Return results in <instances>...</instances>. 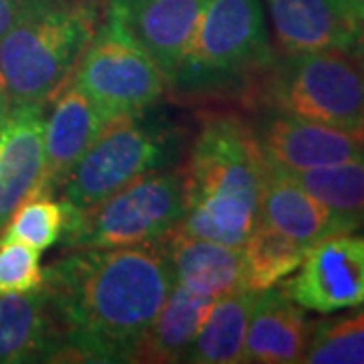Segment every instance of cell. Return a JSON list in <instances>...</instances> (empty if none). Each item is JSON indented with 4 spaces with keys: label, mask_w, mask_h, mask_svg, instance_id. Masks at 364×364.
Here are the masks:
<instances>
[{
    "label": "cell",
    "mask_w": 364,
    "mask_h": 364,
    "mask_svg": "<svg viewBox=\"0 0 364 364\" xmlns=\"http://www.w3.org/2000/svg\"><path fill=\"white\" fill-rule=\"evenodd\" d=\"M71 219V205L45 193H31L0 229V245L21 243L47 251L61 241Z\"/></svg>",
    "instance_id": "obj_23"
},
{
    "label": "cell",
    "mask_w": 364,
    "mask_h": 364,
    "mask_svg": "<svg viewBox=\"0 0 364 364\" xmlns=\"http://www.w3.org/2000/svg\"><path fill=\"white\" fill-rule=\"evenodd\" d=\"M45 282L41 251L21 243L0 245V296L37 291Z\"/></svg>",
    "instance_id": "obj_25"
},
{
    "label": "cell",
    "mask_w": 364,
    "mask_h": 364,
    "mask_svg": "<svg viewBox=\"0 0 364 364\" xmlns=\"http://www.w3.org/2000/svg\"><path fill=\"white\" fill-rule=\"evenodd\" d=\"M16 6H18V0H0V37L6 33V28L11 25Z\"/></svg>",
    "instance_id": "obj_26"
},
{
    "label": "cell",
    "mask_w": 364,
    "mask_h": 364,
    "mask_svg": "<svg viewBox=\"0 0 364 364\" xmlns=\"http://www.w3.org/2000/svg\"><path fill=\"white\" fill-rule=\"evenodd\" d=\"M265 158L277 168L308 170L364 156V132L275 114L255 130Z\"/></svg>",
    "instance_id": "obj_13"
},
{
    "label": "cell",
    "mask_w": 364,
    "mask_h": 364,
    "mask_svg": "<svg viewBox=\"0 0 364 364\" xmlns=\"http://www.w3.org/2000/svg\"><path fill=\"white\" fill-rule=\"evenodd\" d=\"M182 150V130L168 117L150 109L114 117L67 174L57 195L71 207L87 208L142 174L170 168Z\"/></svg>",
    "instance_id": "obj_5"
},
{
    "label": "cell",
    "mask_w": 364,
    "mask_h": 364,
    "mask_svg": "<svg viewBox=\"0 0 364 364\" xmlns=\"http://www.w3.org/2000/svg\"><path fill=\"white\" fill-rule=\"evenodd\" d=\"M255 81L251 97L275 114L364 132V65L350 49L284 55Z\"/></svg>",
    "instance_id": "obj_4"
},
{
    "label": "cell",
    "mask_w": 364,
    "mask_h": 364,
    "mask_svg": "<svg viewBox=\"0 0 364 364\" xmlns=\"http://www.w3.org/2000/svg\"><path fill=\"white\" fill-rule=\"evenodd\" d=\"M57 334L43 287L0 296V364L51 363Z\"/></svg>",
    "instance_id": "obj_18"
},
{
    "label": "cell",
    "mask_w": 364,
    "mask_h": 364,
    "mask_svg": "<svg viewBox=\"0 0 364 364\" xmlns=\"http://www.w3.org/2000/svg\"><path fill=\"white\" fill-rule=\"evenodd\" d=\"M301 363L364 364V308H348V314L312 322V334Z\"/></svg>",
    "instance_id": "obj_24"
},
{
    "label": "cell",
    "mask_w": 364,
    "mask_h": 364,
    "mask_svg": "<svg viewBox=\"0 0 364 364\" xmlns=\"http://www.w3.org/2000/svg\"><path fill=\"white\" fill-rule=\"evenodd\" d=\"M286 172L316 200L352 223L356 229L364 223V156L318 168Z\"/></svg>",
    "instance_id": "obj_22"
},
{
    "label": "cell",
    "mask_w": 364,
    "mask_h": 364,
    "mask_svg": "<svg viewBox=\"0 0 364 364\" xmlns=\"http://www.w3.org/2000/svg\"><path fill=\"white\" fill-rule=\"evenodd\" d=\"M100 25V0H18L0 37V91L9 104H47Z\"/></svg>",
    "instance_id": "obj_3"
},
{
    "label": "cell",
    "mask_w": 364,
    "mask_h": 364,
    "mask_svg": "<svg viewBox=\"0 0 364 364\" xmlns=\"http://www.w3.org/2000/svg\"><path fill=\"white\" fill-rule=\"evenodd\" d=\"M257 291L239 289L213 301L207 318L196 332L184 363L241 364L245 354L249 316Z\"/></svg>",
    "instance_id": "obj_20"
},
{
    "label": "cell",
    "mask_w": 364,
    "mask_h": 364,
    "mask_svg": "<svg viewBox=\"0 0 364 364\" xmlns=\"http://www.w3.org/2000/svg\"><path fill=\"white\" fill-rule=\"evenodd\" d=\"M182 210V170L148 172L91 207H71L69 227L59 243L69 251L156 243L181 223Z\"/></svg>",
    "instance_id": "obj_6"
},
{
    "label": "cell",
    "mask_w": 364,
    "mask_h": 364,
    "mask_svg": "<svg viewBox=\"0 0 364 364\" xmlns=\"http://www.w3.org/2000/svg\"><path fill=\"white\" fill-rule=\"evenodd\" d=\"M350 51L360 59V63L364 65V31L358 35V39L354 41V45L350 47Z\"/></svg>",
    "instance_id": "obj_27"
},
{
    "label": "cell",
    "mask_w": 364,
    "mask_h": 364,
    "mask_svg": "<svg viewBox=\"0 0 364 364\" xmlns=\"http://www.w3.org/2000/svg\"><path fill=\"white\" fill-rule=\"evenodd\" d=\"M205 4L207 0H109L107 14L122 23L174 85Z\"/></svg>",
    "instance_id": "obj_10"
},
{
    "label": "cell",
    "mask_w": 364,
    "mask_h": 364,
    "mask_svg": "<svg viewBox=\"0 0 364 364\" xmlns=\"http://www.w3.org/2000/svg\"><path fill=\"white\" fill-rule=\"evenodd\" d=\"M259 221L289 239L312 247L330 235L350 233L356 227L304 191L284 168L267 160L259 200Z\"/></svg>",
    "instance_id": "obj_15"
},
{
    "label": "cell",
    "mask_w": 364,
    "mask_h": 364,
    "mask_svg": "<svg viewBox=\"0 0 364 364\" xmlns=\"http://www.w3.org/2000/svg\"><path fill=\"white\" fill-rule=\"evenodd\" d=\"M162 241L174 282L184 289L213 299L245 289L241 245L193 237L176 227Z\"/></svg>",
    "instance_id": "obj_17"
},
{
    "label": "cell",
    "mask_w": 364,
    "mask_h": 364,
    "mask_svg": "<svg viewBox=\"0 0 364 364\" xmlns=\"http://www.w3.org/2000/svg\"><path fill=\"white\" fill-rule=\"evenodd\" d=\"M172 286L164 241L59 257L43 282L59 346L55 360L134 363Z\"/></svg>",
    "instance_id": "obj_1"
},
{
    "label": "cell",
    "mask_w": 364,
    "mask_h": 364,
    "mask_svg": "<svg viewBox=\"0 0 364 364\" xmlns=\"http://www.w3.org/2000/svg\"><path fill=\"white\" fill-rule=\"evenodd\" d=\"M6 109H9V100H6L4 93L0 91V124H2V117L6 114Z\"/></svg>",
    "instance_id": "obj_28"
},
{
    "label": "cell",
    "mask_w": 364,
    "mask_h": 364,
    "mask_svg": "<svg viewBox=\"0 0 364 364\" xmlns=\"http://www.w3.org/2000/svg\"><path fill=\"white\" fill-rule=\"evenodd\" d=\"M71 79L109 119L152 109L168 79L122 23L105 13Z\"/></svg>",
    "instance_id": "obj_8"
},
{
    "label": "cell",
    "mask_w": 364,
    "mask_h": 364,
    "mask_svg": "<svg viewBox=\"0 0 364 364\" xmlns=\"http://www.w3.org/2000/svg\"><path fill=\"white\" fill-rule=\"evenodd\" d=\"M284 291L299 308L332 314L364 306V237L330 235L310 247Z\"/></svg>",
    "instance_id": "obj_9"
},
{
    "label": "cell",
    "mask_w": 364,
    "mask_h": 364,
    "mask_svg": "<svg viewBox=\"0 0 364 364\" xmlns=\"http://www.w3.org/2000/svg\"><path fill=\"white\" fill-rule=\"evenodd\" d=\"M49 116H45L43 134V172L35 193L57 195L67 174L85 154L107 124L102 109L69 79L51 97Z\"/></svg>",
    "instance_id": "obj_12"
},
{
    "label": "cell",
    "mask_w": 364,
    "mask_h": 364,
    "mask_svg": "<svg viewBox=\"0 0 364 364\" xmlns=\"http://www.w3.org/2000/svg\"><path fill=\"white\" fill-rule=\"evenodd\" d=\"M45 105L9 104L0 124V229L43 172Z\"/></svg>",
    "instance_id": "obj_14"
},
{
    "label": "cell",
    "mask_w": 364,
    "mask_h": 364,
    "mask_svg": "<svg viewBox=\"0 0 364 364\" xmlns=\"http://www.w3.org/2000/svg\"><path fill=\"white\" fill-rule=\"evenodd\" d=\"M284 55L350 49L364 31V0H267Z\"/></svg>",
    "instance_id": "obj_11"
},
{
    "label": "cell",
    "mask_w": 364,
    "mask_h": 364,
    "mask_svg": "<svg viewBox=\"0 0 364 364\" xmlns=\"http://www.w3.org/2000/svg\"><path fill=\"white\" fill-rule=\"evenodd\" d=\"M213 301V298L193 294L174 282L160 312L140 340L134 363H184Z\"/></svg>",
    "instance_id": "obj_19"
},
{
    "label": "cell",
    "mask_w": 364,
    "mask_h": 364,
    "mask_svg": "<svg viewBox=\"0 0 364 364\" xmlns=\"http://www.w3.org/2000/svg\"><path fill=\"white\" fill-rule=\"evenodd\" d=\"M267 158L255 130L235 114L200 124L182 168L184 210L176 229L227 245H243L259 221Z\"/></svg>",
    "instance_id": "obj_2"
},
{
    "label": "cell",
    "mask_w": 364,
    "mask_h": 364,
    "mask_svg": "<svg viewBox=\"0 0 364 364\" xmlns=\"http://www.w3.org/2000/svg\"><path fill=\"white\" fill-rule=\"evenodd\" d=\"M243 286L249 291H265L301 265L310 247L289 239L267 223L257 221L243 241Z\"/></svg>",
    "instance_id": "obj_21"
},
{
    "label": "cell",
    "mask_w": 364,
    "mask_h": 364,
    "mask_svg": "<svg viewBox=\"0 0 364 364\" xmlns=\"http://www.w3.org/2000/svg\"><path fill=\"white\" fill-rule=\"evenodd\" d=\"M272 59L259 0H207L172 87L229 90L235 81L255 77Z\"/></svg>",
    "instance_id": "obj_7"
},
{
    "label": "cell",
    "mask_w": 364,
    "mask_h": 364,
    "mask_svg": "<svg viewBox=\"0 0 364 364\" xmlns=\"http://www.w3.org/2000/svg\"><path fill=\"white\" fill-rule=\"evenodd\" d=\"M312 334V322L304 308L284 291L269 287L259 291L249 316L245 354L251 364L301 363Z\"/></svg>",
    "instance_id": "obj_16"
}]
</instances>
